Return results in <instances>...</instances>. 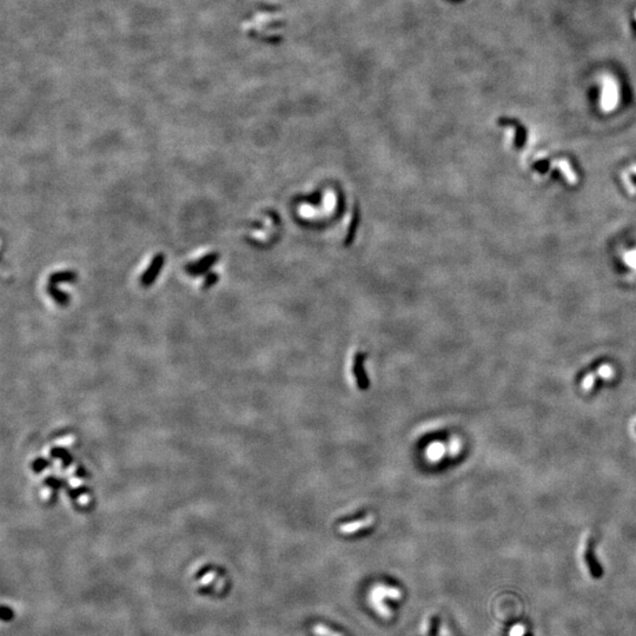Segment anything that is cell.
Listing matches in <instances>:
<instances>
[{"instance_id": "1", "label": "cell", "mask_w": 636, "mask_h": 636, "mask_svg": "<svg viewBox=\"0 0 636 636\" xmlns=\"http://www.w3.org/2000/svg\"><path fill=\"white\" fill-rule=\"evenodd\" d=\"M219 258L220 256L218 252H209V254H206L203 257H200L199 259L193 260V262L187 264V266H185V271H187L188 275L192 276V277H198V276L206 275L208 272H210L212 266L218 262Z\"/></svg>"}, {"instance_id": "2", "label": "cell", "mask_w": 636, "mask_h": 636, "mask_svg": "<svg viewBox=\"0 0 636 636\" xmlns=\"http://www.w3.org/2000/svg\"><path fill=\"white\" fill-rule=\"evenodd\" d=\"M165 264V256L162 252H158L151 260L149 268L144 271V274L139 278V284L143 287H150L153 285L155 281L158 278Z\"/></svg>"}, {"instance_id": "3", "label": "cell", "mask_w": 636, "mask_h": 636, "mask_svg": "<svg viewBox=\"0 0 636 636\" xmlns=\"http://www.w3.org/2000/svg\"><path fill=\"white\" fill-rule=\"evenodd\" d=\"M618 99V86L614 78L606 77L603 80L602 95H601V106L606 111L615 109Z\"/></svg>"}, {"instance_id": "4", "label": "cell", "mask_w": 636, "mask_h": 636, "mask_svg": "<svg viewBox=\"0 0 636 636\" xmlns=\"http://www.w3.org/2000/svg\"><path fill=\"white\" fill-rule=\"evenodd\" d=\"M46 291H47L48 295H50V297L56 302L58 306H68L70 304V301H71L70 295H68L66 292H64L63 290H60L56 284L48 283L47 286H46Z\"/></svg>"}, {"instance_id": "5", "label": "cell", "mask_w": 636, "mask_h": 636, "mask_svg": "<svg viewBox=\"0 0 636 636\" xmlns=\"http://www.w3.org/2000/svg\"><path fill=\"white\" fill-rule=\"evenodd\" d=\"M77 272L72 271V270H60V271H56L50 275L48 283L56 284V285L59 283H73L74 281H77Z\"/></svg>"}, {"instance_id": "6", "label": "cell", "mask_w": 636, "mask_h": 636, "mask_svg": "<svg viewBox=\"0 0 636 636\" xmlns=\"http://www.w3.org/2000/svg\"><path fill=\"white\" fill-rule=\"evenodd\" d=\"M585 557H586V561H587V563H588L589 568H590L591 573L594 574L595 576H600V574H601V568H600L599 563H597V561H596V559H595V554H594V543H592V541L589 542L588 548H587V550H586Z\"/></svg>"}, {"instance_id": "7", "label": "cell", "mask_w": 636, "mask_h": 636, "mask_svg": "<svg viewBox=\"0 0 636 636\" xmlns=\"http://www.w3.org/2000/svg\"><path fill=\"white\" fill-rule=\"evenodd\" d=\"M313 634L317 636H341L337 633H333V630H331L327 627L323 626V624H317L313 628Z\"/></svg>"}, {"instance_id": "8", "label": "cell", "mask_w": 636, "mask_h": 636, "mask_svg": "<svg viewBox=\"0 0 636 636\" xmlns=\"http://www.w3.org/2000/svg\"><path fill=\"white\" fill-rule=\"evenodd\" d=\"M218 280H219L218 274H216V272H211V271L208 272V274H206L205 280H204V284H203V289H205V290L210 289V287L213 286L214 284H216L217 282H218Z\"/></svg>"}, {"instance_id": "9", "label": "cell", "mask_w": 636, "mask_h": 636, "mask_svg": "<svg viewBox=\"0 0 636 636\" xmlns=\"http://www.w3.org/2000/svg\"><path fill=\"white\" fill-rule=\"evenodd\" d=\"M13 611L11 608H8L6 606L1 607V620L2 621H8L13 617Z\"/></svg>"}, {"instance_id": "10", "label": "cell", "mask_w": 636, "mask_h": 636, "mask_svg": "<svg viewBox=\"0 0 636 636\" xmlns=\"http://www.w3.org/2000/svg\"><path fill=\"white\" fill-rule=\"evenodd\" d=\"M635 18H636V12H635Z\"/></svg>"}]
</instances>
